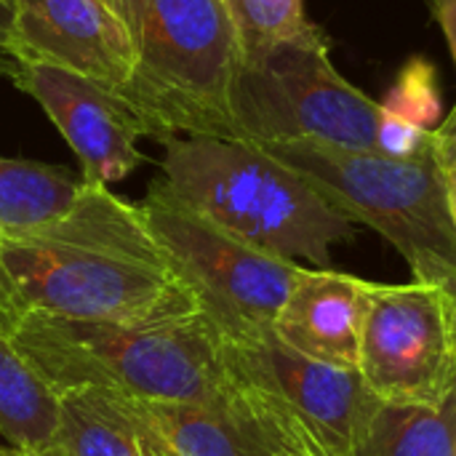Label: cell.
<instances>
[{
    "instance_id": "10",
    "label": "cell",
    "mask_w": 456,
    "mask_h": 456,
    "mask_svg": "<svg viewBox=\"0 0 456 456\" xmlns=\"http://www.w3.org/2000/svg\"><path fill=\"white\" fill-rule=\"evenodd\" d=\"M13 86L29 94L59 128L86 184L110 187L147 160L139 139H150V131L118 91L77 72L32 61L16 64Z\"/></svg>"
},
{
    "instance_id": "23",
    "label": "cell",
    "mask_w": 456,
    "mask_h": 456,
    "mask_svg": "<svg viewBox=\"0 0 456 456\" xmlns=\"http://www.w3.org/2000/svg\"><path fill=\"white\" fill-rule=\"evenodd\" d=\"M5 29H8V0H0V75L11 77L16 75V61L5 51Z\"/></svg>"
},
{
    "instance_id": "19",
    "label": "cell",
    "mask_w": 456,
    "mask_h": 456,
    "mask_svg": "<svg viewBox=\"0 0 456 456\" xmlns=\"http://www.w3.org/2000/svg\"><path fill=\"white\" fill-rule=\"evenodd\" d=\"M379 104L387 112L433 131L441 123V91L436 67L425 56L409 59Z\"/></svg>"
},
{
    "instance_id": "9",
    "label": "cell",
    "mask_w": 456,
    "mask_h": 456,
    "mask_svg": "<svg viewBox=\"0 0 456 456\" xmlns=\"http://www.w3.org/2000/svg\"><path fill=\"white\" fill-rule=\"evenodd\" d=\"M358 374L382 403H441L456 393L446 289L371 283Z\"/></svg>"
},
{
    "instance_id": "17",
    "label": "cell",
    "mask_w": 456,
    "mask_h": 456,
    "mask_svg": "<svg viewBox=\"0 0 456 456\" xmlns=\"http://www.w3.org/2000/svg\"><path fill=\"white\" fill-rule=\"evenodd\" d=\"M80 187L83 179L59 166L0 155V235L56 219L75 203Z\"/></svg>"
},
{
    "instance_id": "14",
    "label": "cell",
    "mask_w": 456,
    "mask_h": 456,
    "mask_svg": "<svg viewBox=\"0 0 456 456\" xmlns=\"http://www.w3.org/2000/svg\"><path fill=\"white\" fill-rule=\"evenodd\" d=\"M168 456H270L232 403L131 398Z\"/></svg>"
},
{
    "instance_id": "2",
    "label": "cell",
    "mask_w": 456,
    "mask_h": 456,
    "mask_svg": "<svg viewBox=\"0 0 456 456\" xmlns=\"http://www.w3.org/2000/svg\"><path fill=\"white\" fill-rule=\"evenodd\" d=\"M5 329L59 395L94 390L187 403H219L227 395L224 337L203 315L110 323L27 313Z\"/></svg>"
},
{
    "instance_id": "24",
    "label": "cell",
    "mask_w": 456,
    "mask_h": 456,
    "mask_svg": "<svg viewBox=\"0 0 456 456\" xmlns=\"http://www.w3.org/2000/svg\"><path fill=\"white\" fill-rule=\"evenodd\" d=\"M444 179H446L449 214H452V222H454V232H456V163L454 166H446V168H444Z\"/></svg>"
},
{
    "instance_id": "15",
    "label": "cell",
    "mask_w": 456,
    "mask_h": 456,
    "mask_svg": "<svg viewBox=\"0 0 456 456\" xmlns=\"http://www.w3.org/2000/svg\"><path fill=\"white\" fill-rule=\"evenodd\" d=\"M59 393L35 371L0 323V436L11 449L43 456L59 428Z\"/></svg>"
},
{
    "instance_id": "7",
    "label": "cell",
    "mask_w": 456,
    "mask_h": 456,
    "mask_svg": "<svg viewBox=\"0 0 456 456\" xmlns=\"http://www.w3.org/2000/svg\"><path fill=\"white\" fill-rule=\"evenodd\" d=\"M232 139L262 150L286 144L374 150L379 102L334 67L326 35L313 27L243 61L232 91Z\"/></svg>"
},
{
    "instance_id": "20",
    "label": "cell",
    "mask_w": 456,
    "mask_h": 456,
    "mask_svg": "<svg viewBox=\"0 0 456 456\" xmlns=\"http://www.w3.org/2000/svg\"><path fill=\"white\" fill-rule=\"evenodd\" d=\"M374 150L395 160H419L433 155V131L409 123L379 104V120L374 134Z\"/></svg>"
},
{
    "instance_id": "3",
    "label": "cell",
    "mask_w": 456,
    "mask_h": 456,
    "mask_svg": "<svg viewBox=\"0 0 456 456\" xmlns=\"http://www.w3.org/2000/svg\"><path fill=\"white\" fill-rule=\"evenodd\" d=\"M163 147L160 187L267 254L329 267L331 248L355 238L339 208L262 147L219 136H171Z\"/></svg>"
},
{
    "instance_id": "26",
    "label": "cell",
    "mask_w": 456,
    "mask_h": 456,
    "mask_svg": "<svg viewBox=\"0 0 456 456\" xmlns=\"http://www.w3.org/2000/svg\"><path fill=\"white\" fill-rule=\"evenodd\" d=\"M0 456H13V452L11 449H0Z\"/></svg>"
},
{
    "instance_id": "27",
    "label": "cell",
    "mask_w": 456,
    "mask_h": 456,
    "mask_svg": "<svg viewBox=\"0 0 456 456\" xmlns=\"http://www.w3.org/2000/svg\"><path fill=\"white\" fill-rule=\"evenodd\" d=\"M13 452V456H35V454H24V452H16V449H11Z\"/></svg>"
},
{
    "instance_id": "11",
    "label": "cell",
    "mask_w": 456,
    "mask_h": 456,
    "mask_svg": "<svg viewBox=\"0 0 456 456\" xmlns=\"http://www.w3.org/2000/svg\"><path fill=\"white\" fill-rule=\"evenodd\" d=\"M5 51L120 91L134 67L128 27L110 0H8Z\"/></svg>"
},
{
    "instance_id": "16",
    "label": "cell",
    "mask_w": 456,
    "mask_h": 456,
    "mask_svg": "<svg viewBox=\"0 0 456 456\" xmlns=\"http://www.w3.org/2000/svg\"><path fill=\"white\" fill-rule=\"evenodd\" d=\"M353 456H456V393L441 403H377Z\"/></svg>"
},
{
    "instance_id": "25",
    "label": "cell",
    "mask_w": 456,
    "mask_h": 456,
    "mask_svg": "<svg viewBox=\"0 0 456 456\" xmlns=\"http://www.w3.org/2000/svg\"><path fill=\"white\" fill-rule=\"evenodd\" d=\"M446 321H449V337H452V350L456 361V289L446 291Z\"/></svg>"
},
{
    "instance_id": "4",
    "label": "cell",
    "mask_w": 456,
    "mask_h": 456,
    "mask_svg": "<svg viewBox=\"0 0 456 456\" xmlns=\"http://www.w3.org/2000/svg\"><path fill=\"white\" fill-rule=\"evenodd\" d=\"M110 3L134 45V67L118 94L144 120L150 139H232V91L243 53L224 0Z\"/></svg>"
},
{
    "instance_id": "22",
    "label": "cell",
    "mask_w": 456,
    "mask_h": 456,
    "mask_svg": "<svg viewBox=\"0 0 456 456\" xmlns=\"http://www.w3.org/2000/svg\"><path fill=\"white\" fill-rule=\"evenodd\" d=\"M436 16L456 61V0H436Z\"/></svg>"
},
{
    "instance_id": "5",
    "label": "cell",
    "mask_w": 456,
    "mask_h": 456,
    "mask_svg": "<svg viewBox=\"0 0 456 456\" xmlns=\"http://www.w3.org/2000/svg\"><path fill=\"white\" fill-rule=\"evenodd\" d=\"M265 152L302 174L353 224H366L395 246L414 281L456 289V232L436 155L395 160L377 150L326 144H286Z\"/></svg>"
},
{
    "instance_id": "6",
    "label": "cell",
    "mask_w": 456,
    "mask_h": 456,
    "mask_svg": "<svg viewBox=\"0 0 456 456\" xmlns=\"http://www.w3.org/2000/svg\"><path fill=\"white\" fill-rule=\"evenodd\" d=\"M227 401L270 456H353L377 409L358 371L286 347L273 331L224 337Z\"/></svg>"
},
{
    "instance_id": "12",
    "label": "cell",
    "mask_w": 456,
    "mask_h": 456,
    "mask_svg": "<svg viewBox=\"0 0 456 456\" xmlns=\"http://www.w3.org/2000/svg\"><path fill=\"white\" fill-rule=\"evenodd\" d=\"M369 286L350 273L305 267L273 323V334L305 358L358 371Z\"/></svg>"
},
{
    "instance_id": "1",
    "label": "cell",
    "mask_w": 456,
    "mask_h": 456,
    "mask_svg": "<svg viewBox=\"0 0 456 456\" xmlns=\"http://www.w3.org/2000/svg\"><path fill=\"white\" fill-rule=\"evenodd\" d=\"M27 313L110 323L203 315L142 206L86 182L56 219L0 235V323Z\"/></svg>"
},
{
    "instance_id": "13",
    "label": "cell",
    "mask_w": 456,
    "mask_h": 456,
    "mask_svg": "<svg viewBox=\"0 0 456 456\" xmlns=\"http://www.w3.org/2000/svg\"><path fill=\"white\" fill-rule=\"evenodd\" d=\"M59 401V428L43 456H168L131 398L75 390Z\"/></svg>"
},
{
    "instance_id": "8",
    "label": "cell",
    "mask_w": 456,
    "mask_h": 456,
    "mask_svg": "<svg viewBox=\"0 0 456 456\" xmlns=\"http://www.w3.org/2000/svg\"><path fill=\"white\" fill-rule=\"evenodd\" d=\"M174 270L200 313L227 337L273 331V323L305 265L267 254L211 224L155 182L139 203Z\"/></svg>"
},
{
    "instance_id": "18",
    "label": "cell",
    "mask_w": 456,
    "mask_h": 456,
    "mask_svg": "<svg viewBox=\"0 0 456 456\" xmlns=\"http://www.w3.org/2000/svg\"><path fill=\"white\" fill-rule=\"evenodd\" d=\"M224 8L235 27L243 61L291 43L315 27L305 13V0H224Z\"/></svg>"
},
{
    "instance_id": "21",
    "label": "cell",
    "mask_w": 456,
    "mask_h": 456,
    "mask_svg": "<svg viewBox=\"0 0 456 456\" xmlns=\"http://www.w3.org/2000/svg\"><path fill=\"white\" fill-rule=\"evenodd\" d=\"M433 155L441 168L456 163V104L454 110L433 128Z\"/></svg>"
}]
</instances>
